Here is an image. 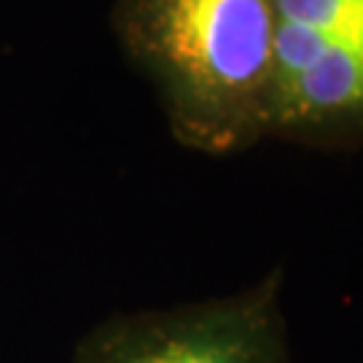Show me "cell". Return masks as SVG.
Segmentation results:
<instances>
[{
  "mask_svg": "<svg viewBox=\"0 0 363 363\" xmlns=\"http://www.w3.org/2000/svg\"><path fill=\"white\" fill-rule=\"evenodd\" d=\"M283 274L229 296L113 315L78 342L73 363H291Z\"/></svg>",
  "mask_w": 363,
  "mask_h": 363,
  "instance_id": "3957f363",
  "label": "cell"
},
{
  "mask_svg": "<svg viewBox=\"0 0 363 363\" xmlns=\"http://www.w3.org/2000/svg\"><path fill=\"white\" fill-rule=\"evenodd\" d=\"M111 27L181 145L229 156L267 140L274 0H113Z\"/></svg>",
  "mask_w": 363,
  "mask_h": 363,
  "instance_id": "6da1fadb",
  "label": "cell"
},
{
  "mask_svg": "<svg viewBox=\"0 0 363 363\" xmlns=\"http://www.w3.org/2000/svg\"><path fill=\"white\" fill-rule=\"evenodd\" d=\"M267 138L363 148V0H274Z\"/></svg>",
  "mask_w": 363,
  "mask_h": 363,
  "instance_id": "7a4b0ae2",
  "label": "cell"
}]
</instances>
